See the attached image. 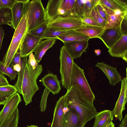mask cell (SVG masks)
<instances>
[{
	"label": "cell",
	"mask_w": 127,
	"mask_h": 127,
	"mask_svg": "<svg viewBox=\"0 0 127 127\" xmlns=\"http://www.w3.org/2000/svg\"><path fill=\"white\" fill-rule=\"evenodd\" d=\"M65 103L69 108L74 109L80 118L81 127L95 117L98 113L94 106L87 100L80 93L77 85L67 89L64 95Z\"/></svg>",
	"instance_id": "1"
},
{
	"label": "cell",
	"mask_w": 127,
	"mask_h": 127,
	"mask_svg": "<svg viewBox=\"0 0 127 127\" xmlns=\"http://www.w3.org/2000/svg\"><path fill=\"white\" fill-rule=\"evenodd\" d=\"M43 70L41 65L38 64L33 69L29 64L28 61L26 63L21 87V94L26 105L32 101L33 96L39 90L37 80Z\"/></svg>",
	"instance_id": "2"
},
{
	"label": "cell",
	"mask_w": 127,
	"mask_h": 127,
	"mask_svg": "<svg viewBox=\"0 0 127 127\" xmlns=\"http://www.w3.org/2000/svg\"><path fill=\"white\" fill-rule=\"evenodd\" d=\"M24 12L27 15L28 32L47 23L45 9L40 0H28L24 3Z\"/></svg>",
	"instance_id": "3"
},
{
	"label": "cell",
	"mask_w": 127,
	"mask_h": 127,
	"mask_svg": "<svg viewBox=\"0 0 127 127\" xmlns=\"http://www.w3.org/2000/svg\"><path fill=\"white\" fill-rule=\"evenodd\" d=\"M24 15L17 28L15 30L9 46L2 60L3 63L8 66L14 55L19 50L22 43L28 32L27 14Z\"/></svg>",
	"instance_id": "4"
},
{
	"label": "cell",
	"mask_w": 127,
	"mask_h": 127,
	"mask_svg": "<svg viewBox=\"0 0 127 127\" xmlns=\"http://www.w3.org/2000/svg\"><path fill=\"white\" fill-rule=\"evenodd\" d=\"M75 0H50L45 9L47 22L59 16L65 17L76 15L73 8Z\"/></svg>",
	"instance_id": "5"
},
{
	"label": "cell",
	"mask_w": 127,
	"mask_h": 127,
	"mask_svg": "<svg viewBox=\"0 0 127 127\" xmlns=\"http://www.w3.org/2000/svg\"><path fill=\"white\" fill-rule=\"evenodd\" d=\"M76 84L84 98L91 104L94 105L95 96L85 77L84 70L74 63L71 74L70 87Z\"/></svg>",
	"instance_id": "6"
},
{
	"label": "cell",
	"mask_w": 127,
	"mask_h": 127,
	"mask_svg": "<svg viewBox=\"0 0 127 127\" xmlns=\"http://www.w3.org/2000/svg\"><path fill=\"white\" fill-rule=\"evenodd\" d=\"M59 60L61 84L63 87L67 90L70 87L71 78L74 62L64 45L60 48Z\"/></svg>",
	"instance_id": "7"
},
{
	"label": "cell",
	"mask_w": 127,
	"mask_h": 127,
	"mask_svg": "<svg viewBox=\"0 0 127 127\" xmlns=\"http://www.w3.org/2000/svg\"><path fill=\"white\" fill-rule=\"evenodd\" d=\"M83 24L82 19L76 15L59 16L47 23L48 27H54L65 31L75 30Z\"/></svg>",
	"instance_id": "8"
},
{
	"label": "cell",
	"mask_w": 127,
	"mask_h": 127,
	"mask_svg": "<svg viewBox=\"0 0 127 127\" xmlns=\"http://www.w3.org/2000/svg\"><path fill=\"white\" fill-rule=\"evenodd\" d=\"M21 101V97L17 92L8 98L0 112V127L17 108Z\"/></svg>",
	"instance_id": "9"
},
{
	"label": "cell",
	"mask_w": 127,
	"mask_h": 127,
	"mask_svg": "<svg viewBox=\"0 0 127 127\" xmlns=\"http://www.w3.org/2000/svg\"><path fill=\"white\" fill-rule=\"evenodd\" d=\"M121 88L118 98L114 108L111 111L114 116L120 121L123 119L122 112L125 109L127 101V77H124L121 81Z\"/></svg>",
	"instance_id": "10"
},
{
	"label": "cell",
	"mask_w": 127,
	"mask_h": 127,
	"mask_svg": "<svg viewBox=\"0 0 127 127\" xmlns=\"http://www.w3.org/2000/svg\"><path fill=\"white\" fill-rule=\"evenodd\" d=\"M100 3L106 13L105 29L116 27L120 26L123 19L127 15V12H123L119 10L113 11Z\"/></svg>",
	"instance_id": "11"
},
{
	"label": "cell",
	"mask_w": 127,
	"mask_h": 127,
	"mask_svg": "<svg viewBox=\"0 0 127 127\" xmlns=\"http://www.w3.org/2000/svg\"><path fill=\"white\" fill-rule=\"evenodd\" d=\"M123 35L120 25L116 27L105 29L98 38L101 40L106 47L109 49Z\"/></svg>",
	"instance_id": "12"
},
{
	"label": "cell",
	"mask_w": 127,
	"mask_h": 127,
	"mask_svg": "<svg viewBox=\"0 0 127 127\" xmlns=\"http://www.w3.org/2000/svg\"><path fill=\"white\" fill-rule=\"evenodd\" d=\"M64 46L69 54L74 60L80 57L85 52L89 45L88 40L64 42Z\"/></svg>",
	"instance_id": "13"
},
{
	"label": "cell",
	"mask_w": 127,
	"mask_h": 127,
	"mask_svg": "<svg viewBox=\"0 0 127 127\" xmlns=\"http://www.w3.org/2000/svg\"><path fill=\"white\" fill-rule=\"evenodd\" d=\"M62 127H81L80 118L78 114L74 109L68 108L65 103L64 108Z\"/></svg>",
	"instance_id": "14"
},
{
	"label": "cell",
	"mask_w": 127,
	"mask_h": 127,
	"mask_svg": "<svg viewBox=\"0 0 127 127\" xmlns=\"http://www.w3.org/2000/svg\"><path fill=\"white\" fill-rule=\"evenodd\" d=\"M108 52L112 57L121 58L127 63V34H123Z\"/></svg>",
	"instance_id": "15"
},
{
	"label": "cell",
	"mask_w": 127,
	"mask_h": 127,
	"mask_svg": "<svg viewBox=\"0 0 127 127\" xmlns=\"http://www.w3.org/2000/svg\"><path fill=\"white\" fill-rule=\"evenodd\" d=\"M41 40L40 38L33 35L28 32L19 50L21 57L28 56L30 53L33 52Z\"/></svg>",
	"instance_id": "16"
},
{
	"label": "cell",
	"mask_w": 127,
	"mask_h": 127,
	"mask_svg": "<svg viewBox=\"0 0 127 127\" xmlns=\"http://www.w3.org/2000/svg\"><path fill=\"white\" fill-rule=\"evenodd\" d=\"M95 66L104 73L108 79L110 85L114 86L122 80L121 74L117 70L116 68L106 64L103 62H97Z\"/></svg>",
	"instance_id": "17"
},
{
	"label": "cell",
	"mask_w": 127,
	"mask_h": 127,
	"mask_svg": "<svg viewBox=\"0 0 127 127\" xmlns=\"http://www.w3.org/2000/svg\"><path fill=\"white\" fill-rule=\"evenodd\" d=\"M42 85L53 95L58 94L61 91V83L56 75L48 73L41 79Z\"/></svg>",
	"instance_id": "18"
},
{
	"label": "cell",
	"mask_w": 127,
	"mask_h": 127,
	"mask_svg": "<svg viewBox=\"0 0 127 127\" xmlns=\"http://www.w3.org/2000/svg\"><path fill=\"white\" fill-rule=\"evenodd\" d=\"M15 3L10 9L11 21L12 28L15 30L24 15V3L27 0H17Z\"/></svg>",
	"instance_id": "19"
},
{
	"label": "cell",
	"mask_w": 127,
	"mask_h": 127,
	"mask_svg": "<svg viewBox=\"0 0 127 127\" xmlns=\"http://www.w3.org/2000/svg\"><path fill=\"white\" fill-rule=\"evenodd\" d=\"M65 104L64 95L57 101L54 108L53 118L50 127H62L64 108Z\"/></svg>",
	"instance_id": "20"
},
{
	"label": "cell",
	"mask_w": 127,
	"mask_h": 127,
	"mask_svg": "<svg viewBox=\"0 0 127 127\" xmlns=\"http://www.w3.org/2000/svg\"><path fill=\"white\" fill-rule=\"evenodd\" d=\"M105 29L104 27L93 26L83 23L80 28L74 30L91 39L98 38Z\"/></svg>",
	"instance_id": "21"
},
{
	"label": "cell",
	"mask_w": 127,
	"mask_h": 127,
	"mask_svg": "<svg viewBox=\"0 0 127 127\" xmlns=\"http://www.w3.org/2000/svg\"><path fill=\"white\" fill-rule=\"evenodd\" d=\"M57 39H47L40 41L33 52L34 58L38 63L47 51L55 44Z\"/></svg>",
	"instance_id": "22"
},
{
	"label": "cell",
	"mask_w": 127,
	"mask_h": 127,
	"mask_svg": "<svg viewBox=\"0 0 127 127\" xmlns=\"http://www.w3.org/2000/svg\"><path fill=\"white\" fill-rule=\"evenodd\" d=\"M114 115L111 111L105 110L98 112L95 117L93 127H105L112 122Z\"/></svg>",
	"instance_id": "23"
},
{
	"label": "cell",
	"mask_w": 127,
	"mask_h": 127,
	"mask_svg": "<svg viewBox=\"0 0 127 127\" xmlns=\"http://www.w3.org/2000/svg\"><path fill=\"white\" fill-rule=\"evenodd\" d=\"M63 43L75 41L89 40L90 39L88 37L76 32L74 30L67 31L63 34L57 37Z\"/></svg>",
	"instance_id": "24"
},
{
	"label": "cell",
	"mask_w": 127,
	"mask_h": 127,
	"mask_svg": "<svg viewBox=\"0 0 127 127\" xmlns=\"http://www.w3.org/2000/svg\"><path fill=\"white\" fill-rule=\"evenodd\" d=\"M99 3L113 10H119L123 12H127V4L121 0H100Z\"/></svg>",
	"instance_id": "25"
},
{
	"label": "cell",
	"mask_w": 127,
	"mask_h": 127,
	"mask_svg": "<svg viewBox=\"0 0 127 127\" xmlns=\"http://www.w3.org/2000/svg\"><path fill=\"white\" fill-rule=\"evenodd\" d=\"M27 56L21 57L20 64L21 69L19 72H18L17 79L14 86L17 89L18 92L21 94V87L23 79L25 66L28 61Z\"/></svg>",
	"instance_id": "26"
},
{
	"label": "cell",
	"mask_w": 127,
	"mask_h": 127,
	"mask_svg": "<svg viewBox=\"0 0 127 127\" xmlns=\"http://www.w3.org/2000/svg\"><path fill=\"white\" fill-rule=\"evenodd\" d=\"M66 31L54 27H48L41 40L47 39H57L58 37L65 33Z\"/></svg>",
	"instance_id": "27"
},
{
	"label": "cell",
	"mask_w": 127,
	"mask_h": 127,
	"mask_svg": "<svg viewBox=\"0 0 127 127\" xmlns=\"http://www.w3.org/2000/svg\"><path fill=\"white\" fill-rule=\"evenodd\" d=\"M0 73L8 76L11 81L14 80L18 74L11 66L5 65L2 61H0Z\"/></svg>",
	"instance_id": "28"
},
{
	"label": "cell",
	"mask_w": 127,
	"mask_h": 127,
	"mask_svg": "<svg viewBox=\"0 0 127 127\" xmlns=\"http://www.w3.org/2000/svg\"><path fill=\"white\" fill-rule=\"evenodd\" d=\"M19 111L17 108L0 127H18Z\"/></svg>",
	"instance_id": "29"
},
{
	"label": "cell",
	"mask_w": 127,
	"mask_h": 127,
	"mask_svg": "<svg viewBox=\"0 0 127 127\" xmlns=\"http://www.w3.org/2000/svg\"><path fill=\"white\" fill-rule=\"evenodd\" d=\"M5 24L12 28L11 21V12L8 9L0 8V25Z\"/></svg>",
	"instance_id": "30"
},
{
	"label": "cell",
	"mask_w": 127,
	"mask_h": 127,
	"mask_svg": "<svg viewBox=\"0 0 127 127\" xmlns=\"http://www.w3.org/2000/svg\"><path fill=\"white\" fill-rule=\"evenodd\" d=\"M100 0H85L83 17H89L93 9L99 2Z\"/></svg>",
	"instance_id": "31"
},
{
	"label": "cell",
	"mask_w": 127,
	"mask_h": 127,
	"mask_svg": "<svg viewBox=\"0 0 127 127\" xmlns=\"http://www.w3.org/2000/svg\"><path fill=\"white\" fill-rule=\"evenodd\" d=\"M85 0H75L73 8L75 14L81 19L84 16Z\"/></svg>",
	"instance_id": "32"
},
{
	"label": "cell",
	"mask_w": 127,
	"mask_h": 127,
	"mask_svg": "<svg viewBox=\"0 0 127 127\" xmlns=\"http://www.w3.org/2000/svg\"><path fill=\"white\" fill-rule=\"evenodd\" d=\"M89 17L101 26L105 27L106 22L98 13L95 6L91 12Z\"/></svg>",
	"instance_id": "33"
},
{
	"label": "cell",
	"mask_w": 127,
	"mask_h": 127,
	"mask_svg": "<svg viewBox=\"0 0 127 127\" xmlns=\"http://www.w3.org/2000/svg\"><path fill=\"white\" fill-rule=\"evenodd\" d=\"M47 28V23H46L29 32L32 35L41 39Z\"/></svg>",
	"instance_id": "34"
},
{
	"label": "cell",
	"mask_w": 127,
	"mask_h": 127,
	"mask_svg": "<svg viewBox=\"0 0 127 127\" xmlns=\"http://www.w3.org/2000/svg\"><path fill=\"white\" fill-rule=\"evenodd\" d=\"M50 93L48 90L45 88L41 96L40 103V108L41 112L45 111L46 109L47 99Z\"/></svg>",
	"instance_id": "35"
},
{
	"label": "cell",
	"mask_w": 127,
	"mask_h": 127,
	"mask_svg": "<svg viewBox=\"0 0 127 127\" xmlns=\"http://www.w3.org/2000/svg\"><path fill=\"white\" fill-rule=\"evenodd\" d=\"M17 92V90L14 86L9 84L0 87V93L13 95Z\"/></svg>",
	"instance_id": "36"
},
{
	"label": "cell",
	"mask_w": 127,
	"mask_h": 127,
	"mask_svg": "<svg viewBox=\"0 0 127 127\" xmlns=\"http://www.w3.org/2000/svg\"><path fill=\"white\" fill-rule=\"evenodd\" d=\"M17 2V0H0V8L10 10Z\"/></svg>",
	"instance_id": "37"
},
{
	"label": "cell",
	"mask_w": 127,
	"mask_h": 127,
	"mask_svg": "<svg viewBox=\"0 0 127 127\" xmlns=\"http://www.w3.org/2000/svg\"><path fill=\"white\" fill-rule=\"evenodd\" d=\"M82 20L84 24L93 26H102L89 17H83L82 19Z\"/></svg>",
	"instance_id": "38"
},
{
	"label": "cell",
	"mask_w": 127,
	"mask_h": 127,
	"mask_svg": "<svg viewBox=\"0 0 127 127\" xmlns=\"http://www.w3.org/2000/svg\"><path fill=\"white\" fill-rule=\"evenodd\" d=\"M29 56L28 63L32 68L34 69L39 64V63L36 60L33 53H30Z\"/></svg>",
	"instance_id": "39"
},
{
	"label": "cell",
	"mask_w": 127,
	"mask_h": 127,
	"mask_svg": "<svg viewBox=\"0 0 127 127\" xmlns=\"http://www.w3.org/2000/svg\"><path fill=\"white\" fill-rule=\"evenodd\" d=\"M21 54L19 51H18L13 58L10 65L12 67L16 64H20L21 61Z\"/></svg>",
	"instance_id": "40"
},
{
	"label": "cell",
	"mask_w": 127,
	"mask_h": 127,
	"mask_svg": "<svg viewBox=\"0 0 127 127\" xmlns=\"http://www.w3.org/2000/svg\"><path fill=\"white\" fill-rule=\"evenodd\" d=\"M96 7L98 13L106 22V15L104 9L101 6L99 2L96 6Z\"/></svg>",
	"instance_id": "41"
},
{
	"label": "cell",
	"mask_w": 127,
	"mask_h": 127,
	"mask_svg": "<svg viewBox=\"0 0 127 127\" xmlns=\"http://www.w3.org/2000/svg\"><path fill=\"white\" fill-rule=\"evenodd\" d=\"M126 16L123 19L121 23V27L123 35L127 34V17Z\"/></svg>",
	"instance_id": "42"
},
{
	"label": "cell",
	"mask_w": 127,
	"mask_h": 127,
	"mask_svg": "<svg viewBox=\"0 0 127 127\" xmlns=\"http://www.w3.org/2000/svg\"><path fill=\"white\" fill-rule=\"evenodd\" d=\"M12 95L0 93V105H4L8 98Z\"/></svg>",
	"instance_id": "43"
},
{
	"label": "cell",
	"mask_w": 127,
	"mask_h": 127,
	"mask_svg": "<svg viewBox=\"0 0 127 127\" xmlns=\"http://www.w3.org/2000/svg\"><path fill=\"white\" fill-rule=\"evenodd\" d=\"M9 84L6 78L3 74L0 73V87L6 86Z\"/></svg>",
	"instance_id": "44"
},
{
	"label": "cell",
	"mask_w": 127,
	"mask_h": 127,
	"mask_svg": "<svg viewBox=\"0 0 127 127\" xmlns=\"http://www.w3.org/2000/svg\"><path fill=\"white\" fill-rule=\"evenodd\" d=\"M4 32L2 27L0 26V51L1 48L3 39L4 36Z\"/></svg>",
	"instance_id": "45"
},
{
	"label": "cell",
	"mask_w": 127,
	"mask_h": 127,
	"mask_svg": "<svg viewBox=\"0 0 127 127\" xmlns=\"http://www.w3.org/2000/svg\"><path fill=\"white\" fill-rule=\"evenodd\" d=\"M119 127H127V114L122 119V122L119 125Z\"/></svg>",
	"instance_id": "46"
},
{
	"label": "cell",
	"mask_w": 127,
	"mask_h": 127,
	"mask_svg": "<svg viewBox=\"0 0 127 127\" xmlns=\"http://www.w3.org/2000/svg\"><path fill=\"white\" fill-rule=\"evenodd\" d=\"M12 67L15 71L18 72L20 71L21 69L20 64H16L13 66Z\"/></svg>",
	"instance_id": "47"
},
{
	"label": "cell",
	"mask_w": 127,
	"mask_h": 127,
	"mask_svg": "<svg viewBox=\"0 0 127 127\" xmlns=\"http://www.w3.org/2000/svg\"><path fill=\"white\" fill-rule=\"evenodd\" d=\"M94 52L96 55L97 56L99 55L101 53V51L99 49H95V50Z\"/></svg>",
	"instance_id": "48"
},
{
	"label": "cell",
	"mask_w": 127,
	"mask_h": 127,
	"mask_svg": "<svg viewBox=\"0 0 127 127\" xmlns=\"http://www.w3.org/2000/svg\"><path fill=\"white\" fill-rule=\"evenodd\" d=\"M105 127H115V125L112 122Z\"/></svg>",
	"instance_id": "49"
},
{
	"label": "cell",
	"mask_w": 127,
	"mask_h": 127,
	"mask_svg": "<svg viewBox=\"0 0 127 127\" xmlns=\"http://www.w3.org/2000/svg\"><path fill=\"white\" fill-rule=\"evenodd\" d=\"M27 127H38L37 126H36L35 125H31L30 126H27Z\"/></svg>",
	"instance_id": "50"
}]
</instances>
